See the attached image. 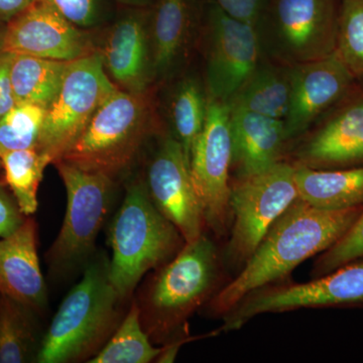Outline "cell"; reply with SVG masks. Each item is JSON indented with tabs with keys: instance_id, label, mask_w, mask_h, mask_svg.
<instances>
[{
	"instance_id": "cell-16",
	"label": "cell",
	"mask_w": 363,
	"mask_h": 363,
	"mask_svg": "<svg viewBox=\"0 0 363 363\" xmlns=\"http://www.w3.org/2000/svg\"><path fill=\"white\" fill-rule=\"evenodd\" d=\"M355 79L335 54L292 67L286 140H298L346 94Z\"/></svg>"
},
{
	"instance_id": "cell-9",
	"label": "cell",
	"mask_w": 363,
	"mask_h": 363,
	"mask_svg": "<svg viewBox=\"0 0 363 363\" xmlns=\"http://www.w3.org/2000/svg\"><path fill=\"white\" fill-rule=\"evenodd\" d=\"M295 169V164L281 161L230 184L233 226L226 250L230 264H245L274 221L298 199Z\"/></svg>"
},
{
	"instance_id": "cell-3",
	"label": "cell",
	"mask_w": 363,
	"mask_h": 363,
	"mask_svg": "<svg viewBox=\"0 0 363 363\" xmlns=\"http://www.w3.org/2000/svg\"><path fill=\"white\" fill-rule=\"evenodd\" d=\"M108 241L109 276L125 302L147 272L173 259L186 245L180 231L155 206L140 178L126 185L109 226Z\"/></svg>"
},
{
	"instance_id": "cell-28",
	"label": "cell",
	"mask_w": 363,
	"mask_h": 363,
	"mask_svg": "<svg viewBox=\"0 0 363 363\" xmlns=\"http://www.w3.org/2000/svg\"><path fill=\"white\" fill-rule=\"evenodd\" d=\"M334 54L357 81H363V0H340Z\"/></svg>"
},
{
	"instance_id": "cell-30",
	"label": "cell",
	"mask_w": 363,
	"mask_h": 363,
	"mask_svg": "<svg viewBox=\"0 0 363 363\" xmlns=\"http://www.w3.org/2000/svg\"><path fill=\"white\" fill-rule=\"evenodd\" d=\"M363 257V209L352 225L332 247L320 253L315 262V278L335 271L344 264Z\"/></svg>"
},
{
	"instance_id": "cell-2",
	"label": "cell",
	"mask_w": 363,
	"mask_h": 363,
	"mask_svg": "<svg viewBox=\"0 0 363 363\" xmlns=\"http://www.w3.org/2000/svg\"><path fill=\"white\" fill-rule=\"evenodd\" d=\"M124 303L112 285L109 259L93 257L52 317L35 362H89L123 321Z\"/></svg>"
},
{
	"instance_id": "cell-27",
	"label": "cell",
	"mask_w": 363,
	"mask_h": 363,
	"mask_svg": "<svg viewBox=\"0 0 363 363\" xmlns=\"http://www.w3.org/2000/svg\"><path fill=\"white\" fill-rule=\"evenodd\" d=\"M162 347L152 345L143 328L140 308L131 303L123 321L89 363H149L156 362Z\"/></svg>"
},
{
	"instance_id": "cell-14",
	"label": "cell",
	"mask_w": 363,
	"mask_h": 363,
	"mask_svg": "<svg viewBox=\"0 0 363 363\" xmlns=\"http://www.w3.org/2000/svg\"><path fill=\"white\" fill-rule=\"evenodd\" d=\"M143 181L155 206L176 226L186 242L204 234L206 223L191 178L190 164L173 135L162 136Z\"/></svg>"
},
{
	"instance_id": "cell-11",
	"label": "cell",
	"mask_w": 363,
	"mask_h": 363,
	"mask_svg": "<svg viewBox=\"0 0 363 363\" xmlns=\"http://www.w3.org/2000/svg\"><path fill=\"white\" fill-rule=\"evenodd\" d=\"M199 43L204 52L208 97L229 102L262 61L257 28L210 2L203 16Z\"/></svg>"
},
{
	"instance_id": "cell-13",
	"label": "cell",
	"mask_w": 363,
	"mask_h": 363,
	"mask_svg": "<svg viewBox=\"0 0 363 363\" xmlns=\"http://www.w3.org/2000/svg\"><path fill=\"white\" fill-rule=\"evenodd\" d=\"M298 138L300 145L293 154L295 166L363 167V81L355 80L337 104Z\"/></svg>"
},
{
	"instance_id": "cell-10",
	"label": "cell",
	"mask_w": 363,
	"mask_h": 363,
	"mask_svg": "<svg viewBox=\"0 0 363 363\" xmlns=\"http://www.w3.org/2000/svg\"><path fill=\"white\" fill-rule=\"evenodd\" d=\"M302 308H363V257L306 284L264 286L241 298L224 315V331L240 329L267 313Z\"/></svg>"
},
{
	"instance_id": "cell-5",
	"label": "cell",
	"mask_w": 363,
	"mask_h": 363,
	"mask_svg": "<svg viewBox=\"0 0 363 363\" xmlns=\"http://www.w3.org/2000/svg\"><path fill=\"white\" fill-rule=\"evenodd\" d=\"M138 301L140 320L150 339L169 337L213 293L218 252L204 234L186 242L178 255L157 269Z\"/></svg>"
},
{
	"instance_id": "cell-25",
	"label": "cell",
	"mask_w": 363,
	"mask_h": 363,
	"mask_svg": "<svg viewBox=\"0 0 363 363\" xmlns=\"http://www.w3.org/2000/svg\"><path fill=\"white\" fill-rule=\"evenodd\" d=\"M208 95L205 84L194 76L179 81L169 104V118L174 138L181 143L190 164L193 145L204 126Z\"/></svg>"
},
{
	"instance_id": "cell-20",
	"label": "cell",
	"mask_w": 363,
	"mask_h": 363,
	"mask_svg": "<svg viewBox=\"0 0 363 363\" xmlns=\"http://www.w3.org/2000/svg\"><path fill=\"white\" fill-rule=\"evenodd\" d=\"M231 172L245 178L283 161L288 140L285 121L231 109Z\"/></svg>"
},
{
	"instance_id": "cell-4",
	"label": "cell",
	"mask_w": 363,
	"mask_h": 363,
	"mask_svg": "<svg viewBox=\"0 0 363 363\" xmlns=\"http://www.w3.org/2000/svg\"><path fill=\"white\" fill-rule=\"evenodd\" d=\"M156 130V107L150 90L131 93L118 89L100 106L84 133L60 160L116 179L130 168Z\"/></svg>"
},
{
	"instance_id": "cell-12",
	"label": "cell",
	"mask_w": 363,
	"mask_h": 363,
	"mask_svg": "<svg viewBox=\"0 0 363 363\" xmlns=\"http://www.w3.org/2000/svg\"><path fill=\"white\" fill-rule=\"evenodd\" d=\"M231 108L208 97L206 118L190 156V174L201 203L205 223L222 235L230 218Z\"/></svg>"
},
{
	"instance_id": "cell-35",
	"label": "cell",
	"mask_w": 363,
	"mask_h": 363,
	"mask_svg": "<svg viewBox=\"0 0 363 363\" xmlns=\"http://www.w3.org/2000/svg\"><path fill=\"white\" fill-rule=\"evenodd\" d=\"M119 4L128 7H150L155 0H116Z\"/></svg>"
},
{
	"instance_id": "cell-6",
	"label": "cell",
	"mask_w": 363,
	"mask_h": 363,
	"mask_svg": "<svg viewBox=\"0 0 363 363\" xmlns=\"http://www.w3.org/2000/svg\"><path fill=\"white\" fill-rule=\"evenodd\" d=\"M67 193L63 224L45 253L50 271L65 276L85 269L93 257L98 235L111 210L114 179L85 171L62 160L54 162Z\"/></svg>"
},
{
	"instance_id": "cell-32",
	"label": "cell",
	"mask_w": 363,
	"mask_h": 363,
	"mask_svg": "<svg viewBox=\"0 0 363 363\" xmlns=\"http://www.w3.org/2000/svg\"><path fill=\"white\" fill-rule=\"evenodd\" d=\"M28 217L21 212L16 198L4 180V176H0V238L13 235Z\"/></svg>"
},
{
	"instance_id": "cell-29",
	"label": "cell",
	"mask_w": 363,
	"mask_h": 363,
	"mask_svg": "<svg viewBox=\"0 0 363 363\" xmlns=\"http://www.w3.org/2000/svg\"><path fill=\"white\" fill-rule=\"evenodd\" d=\"M45 107L16 104L0 118V156L11 150L37 149L44 124Z\"/></svg>"
},
{
	"instance_id": "cell-36",
	"label": "cell",
	"mask_w": 363,
	"mask_h": 363,
	"mask_svg": "<svg viewBox=\"0 0 363 363\" xmlns=\"http://www.w3.org/2000/svg\"><path fill=\"white\" fill-rule=\"evenodd\" d=\"M11 54H9V52H1L0 54V85H1L2 74H4L6 67L11 63Z\"/></svg>"
},
{
	"instance_id": "cell-23",
	"label": "cell",
	"mask_w": 363,
	"mask_h": 363,
	"mask_svg": "<svg viewBox=\"0 0 363 363\" xmlns=\"http://www.w3.org/2000/svg\"><path fill=\"white\" fill-rule=\"evenodd\" d=\"M38 313L0 295V363L35 362L43 336Z\"/></svg>"
},
{
	"instance_id": "cell-22",
	"label": "cell",
	"mask_w": 363,
	"mask_h": 363,
	"mask_svg": "<svg viewBox=\"0 0 363 363\" xmlns=\"http://www.w3.org/2000/svg\"><path fill=\"white\" fill-rule=\"evenodd\" d=\"M291 94L292 67L262 58L228 104L231 109L285 121Z\"/></svg>"
},
{
	"instance_id": "cell-15",
	"label": "cell",
	"mask_w": 363,
	"mask_h": 363,
	"mask_svg": "<svg viewBox=\"0 0 363 363\" xmlns=\"http://www.w3.org/2000/svg\"><path fill=\"white\" fill-rule=\"evenodd\" d=\"M95 52L85 28L42 0H35L4 26V52L72 62Z\"/></svg>"
},
{
	"instance_id": "cell-26",
	"label": "cell",
	"mask_w": 363,
	"mask_h": 363,
	"mask_svg": "<svg viewBox=\"0 0 363 363\" xmlns=\"http://www.w3.org/2000/svg\"><path fill=\"white\" fill-rule=\"evenodd\" d=\"M49 164L51 160L35 147L11 150L0 156L4 180L26 216H33L38 211V192Z\"/></svg>"
},
{
	"instance_id": "cell-1",
	"label": "cell",
	"mask_w": 363,
	"mask_h": 363,
	"mask_svg": "<svg viewBox=\"0 0 363 363\" xmlns=\"http://www.w3.org/2000/svg\"><path fill=\"white\" fill-rule=\"evenodd\" d=\"M362 209L359 206L328 211L298 198L274 221L240 274L214 296L210 311L224 316L248 294L272 285L306 259L328 250Z\"/></svg>"
},
{
	"instance_id": "cell-24",
	"label": "cell",
	"mask_w": 363,
	"mask_h": 363,
	"mask_svg": "<svg viewBox=\"0 0 363 363\" xmlns=\"http://www.w3.org/2000/svg\"><path fill=\"white\" fill-rule=\"evenodd\" d=\"M70 62L11 54L9 79L16 104L47 108L61 87Z\"/></svg>"
},
{
	"instance_id": "cell-33",
	"label": "cell",
	"mask_w": 363,
	"mask_h": 363,
	"mask_svg": "<svg viewBox=\"0 0 363 363\" xmlns=\"http://www.w3.org/2000/svg\"><path fill=\"white\" fill-rule=\"evenodd\" d=\"M269 0H214L224 13L236 20L257 26L266 11Z\"/></svg>"
},
{
	"instance_id": "cell-21",
	"label": "cell",
	"mask_w": 363,
	"mask_h": 363,
	"mask_svg": "<svg viewBox=\"0 0 363 363\" xmlns=\"http://www.w3.org/2000/svg\"><path fill=\"white\" fill-rule=\"evenodd\" d=\"M298 198L317 209H350L363 206V167L311 169L295 166Z\"/></svg>"
},
{
	"instance_id": "cell-7",
	"label": "cell",
	"mask_w": 363,
	"mask_h": 363,
	"mask_svg": "<svg viewBox=\"0 0 363 363\" xmlns=\"http://www.w3.org/2000/svg\"><path fill=\"white\" fill-rule=\"evenodd\" d=\"M340 0H269L255 26L262 58L294 67L335 52Z\"/></svg>"
},
{
	"instance_id": "cell-31",
	"label": "cell",
	"mask_w": 363,
	"mask_h": 363,
	"mask_svg": "<svg viewBox=\"0 0 363 363\" xmlns=\"http://www.w3.org/2000/svg\"><path fill=\"white\" fill-rule=\"evenodd\" d=\"M64 18L81 28H92L104 23L106 0H42Z\"/></svg>"
},
{
	"instance_id": "cell-18",
	"label": "cell",
	"mask_w": 363,
	"mask_h": 363,
	"mask_svg": "<svg viewBox=\"0 0 363 363\" xmlns=\"http://www.w3.org/2000/svg\"><path fill=\"white\" fill-rule=\"evenodd\" d=\"M202 14L196 0H155L149 35L155 81L173 78L199 43Z\"/></svg>"
},
{
	"instance_id": "cell-37",
	"label": "cell",
	"mask_w": 363,
	"mask_h": 363,
	"mask_svg": "<svg viewBox=\"0 0 363 363\" xmlns=\"http://www.w3.org/2000/svg\"><path fill=\"white\" fill-rule=\"evenodd\" d=\"M4 26H0V54L4 52Z\"/></svg>"
},
{
	"instance_id": "cell-34",
	"label": "cell",
	"mask_w": 363,
	"mask_h": 363,
	"mask_svg": "<svg viewBox=\"0 0 363 363\" xmlns=\"http://www.w3.org/2000/svg\"><path fill=\"white\" fill-rule=\"evenodd\" d=\"M35 1V0H0V26H6Z\"/></svg>"
},
{
	"instance_id": "cell-8",
	"label": "cell",
	"mask_w": 363,
	"mask_h": 363,
	"mask_svg": "<svg viewBox=\"0 0 363 363\" xmlns=\"http://www.w3.org/2000/svg\"><path fill=\"white\" fill-rule=\"evenodd\" d=\"M118 89L107 75L99 52L70 62L58 93L47 107L37 149L52 164L58 161Z\"/></svg>"
},
{
	"instance_id": "cell-19",
	"label": "cell",
	"mask_w": 363,
	"mask_h": 363,
	"mask_svg": "<svg viewBox=\"0 0 363 363\" xmlns=\"http://www.w3.org/2000/svg\"><path fill=\"white\" fill-rule=\"evenodd\" d=\"M38 245L39 230L33 216H28L13 235L0 238V295L40 314L48 306V291Z\"/></svg>"
},
{
	"instance_id": "cell-17",
	"label": "cell",
	"mask_w": 363,
	"mask_h": 363,
	"mask_svg": "<svg viewBox=\"0 0 363 363\" xmlns=\"http://www.w3.org/2000/svg\"><path fill=\"white\" fill-rule=\"evenodd\" d=\"M107 30L97 49L105 71L121 90L143 93L154 83L149 35L150 7H130Z\"/></svg>"
}]
</instances>
